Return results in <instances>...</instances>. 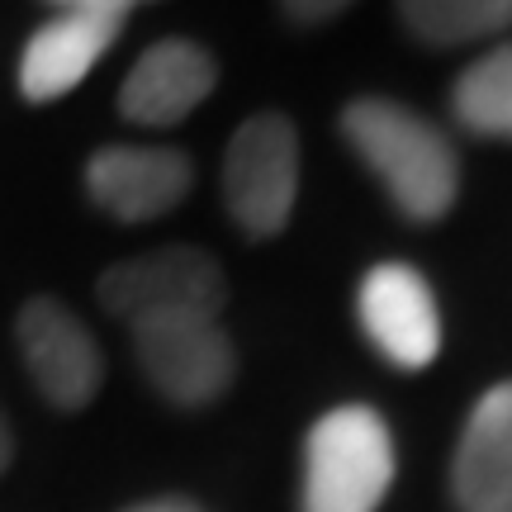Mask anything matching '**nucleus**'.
<instances>
[{
  "mask_svg": "<svg viewBox=\"0 0 512 512\" xmlns=\"http://www.w3.org/2000/svg\"><path fill=\"white\" fill-rule=\"evenodd\" d=\"M342 133L356 157L375 171L403 219L437 223L451 214L460 190V162L451 138L418 110L394 100H356L342 114Z\"/></svg>",
  "mask_w": 512,
  "mask_h": 512,
  "instance_id": "nucleus-1",
  "label": "nucleus"
},
{
  "mask_svg": "<svg viewBox=\"0 0 512 512\" xmlns=\"http://www.w3.org/2000/svg\"><path fill=\"white\" fill-rule=\"evenodd\" d=\"M394 484V437L375 408L347 403L304 441V512H380Z\"/></svg>",
  "mask_w": 512,
  "mask_h": 512,
  "instance_id": "nucleus-2",
  "label": "nucleus"
},
{
  "mask_svg": "<svg viewBox=\"0 0 512 512\" xmlns=\"http://www.w3.org/2000/svg\"><path fill=\"white\" fill-rule=\"evenodd\" d=\"M299 195V133L285 114H252L228 143L223 200L247 238H275Z\"/></svg>",
  "mask_w": 512,
  "mask_h": 512,
  "instance_id": "nucleus-3",
  "label": "nucleus"
},
{
  "mask_svg": "<svg viewBox=\"0 0 512 512\" xmlns=\"http://www.w3.org/2000/svg\"><path fill=\"white\" fill-rule=\"evenodd\" d=\"M95 294L128 328H138L147 318H171V313H214L219 318L223 271L200 247H162V252L110 266L100 275Z\"/></svg>",
  "mask_w": 512,
  "mask_h": 512,
  "instance_id": "nucleus-4",
  "label": "nucleus"
},
{
  "mask_svg": "<svg viewBox=\"0 0 512 512\" xmlns=\"http://www.w3.org/2000/svg\"><path fill=\"white\" fill-rule=\"evenodd\" d=\"M133 347L157 394L181 408L214 403L233 384L238 356L214 313H171L133 328Z\"/></svg>",
  "mask_w": 512,
  "mask_h": 512,
  "instance_id": "nucleus-5",
  "label": "nucleus"
},
{
  "mask_svg": "<svg viewBox=\"0 0 512 512\" xmlns=\"http://www.w3.org/2000/svg\"><path fill=\"white\" fill-rule=\"evenodd\" d=\"M361 328L375 342L384 361L399 370H422L437 361L441 351V313L432 299V285L403 261H380L370 266L356 294Z\"/></svg>",
  "mask_w": 512,
  "mask_h": 512,
  "instance_id": "nucleus-6",
  "label": "nucleus"
},
{
  "mask_svg": "<svg viewBox=\"0 0 512 512\" xmlns=\"http://www.w3.org/2000/svg\"><path fill=\"white\" fill-rule=\"evenodd\" d=\"M19 356L53 408H86L100 389V351L86 323L57 299H29L15 323Z\"/></svg>",
  "mask_w": 512,
  "mask_h": 512,
  "instance_id": "nucleus-7",
  "label": "nucleus"
},
{
  "mask_svg": "<svg viewBox=\"0 0 512 512\" xmlns=\"http://www.w3.org/2000/svg\"><path fill=\"white\" fill-rule=\"evenodd\" d=\"M195 166L176 147H100L86 166V185L100 209L124 223L171 214L190 195Z\"/></svg>",
  "mask_w": 512,
  "mask_h": 512,
  "instance_id": "nucleus-8",
  "label": "nucleus"
},
{
  "mask_svg": "<svg viewBox=\"0 0 512 512\" xmlns=\"http://www.w3.org/2000/svg\"><path fill=\"white\" fill-rule=\"evenodd\" d=\"M214 81H219V67H214V57L204 53L200 43H190V38H162L124 76L119 110L133 124L171 128V124H181L190 110H200L204 100H209V91H214Z\"/></svg>",
  "mask_w": 512,
  "mask_h": 512,
  "instance_id": "nucleus-9",
  "label": "nucleus"
},
{
  "mask_svg": "<svg viewBox=\"0 0 512 512\" xmlns=\"http://www.w3.org/2000/svg\"><path fill=\"white\" fill-rule=\"evenodd\" d=\"M124 19L100 15V10H57L19 57V95L24 100H57L76 91L86 72L114 48Z\"/></svg>",
  "mask_w": 512,
  "mask_h": 512,
  "instance_id": "nucleus-10",
  "label": "nucleus"
},
{
  "mask_svg": "<svg viewBox=\"0 0 512 512\" xmlns=\"http://www.w3.org/2000/svg\"><path fill=\"white\" fill-rule=\"evenodd\" d=\"M451 484L465 512H512V380L475 403L460 432Z\"/></svg>",
  "mask_w": 512,
  "mask_h": 512,
  "instance_id": "nucleus-11",
  "label": "nucleus"
},
{
  "mask_svg": "<svg viewBox=\"0 0 512 512\" xmlns=\"http://www.w3.org/2000/svg\"><path fill=\"white\" fill-rule=\"evenodd\" d=\"M399 19L432 48H456L512 29V0H399Z\"/></svg>",
  "mask_w": 512,
  "mask_h": 512,
  "instance_id": "nucleus-12",
  "label": "nucleus"
},
{
  "mask_svg": "<svg viewBox=\"0 0 512 512\" xmlns=\"http://www.w3.org/2000/svg\"><path fill=\"white\" fill-rule=\"evenodd\" d=\"M451 110L470 133L512 138V43L484 53L460 72L456 91H451Z\"/></svg>",
  "mask_w": 512,
  "mask_h": 512,
  "instance_id": "nucleus-13",
  "label": "nucleus"
},
{
  "mask_svg": "<svg viewBox=\"0 0 512 512\" xmlns=\"http://www.w3.org/2000/svg\"><path fill=\"white\" fill-rule=\"evenodd\" d=\"M351 0H285V15L299 19V24H323V19L342 15Z\"/></svg>",
  "mask_w": 512,
  "mask_h": 512,
  "instance_id": "nucleus-14",
  "label": "nucleus"
},
{
  "mask_svg": "<svg viewBox=\"0 0 512 512\" xmlns=\"http://www.w3.org/2000/svg\"><path fill=\"white\" fill-rule=\"evenodd\" d=\"M62 10H100V15H114L124 19L128 10H138V5H147V0H57Z\"/></svg>",
  "mask_w": 512,
  "mask_h": 512,
  "instance_id": "nucleus-15",
  "label": "nucleus"
},
{
  "mask_svg": "<svg viewBox=\"0 0 512 512\" xmlns=\"http://www.w3.org/2000/svg\"><path fill=\"white\" fill-rule=\"evenodd\" d=\"M128 512H200V508L185 503V498H157V503H143V508H128Z\"/></svg>",
  "mask_w": 512,
  "mask_h": 512,
  "instance_id": "nucleus-16",
  "label": "nucleus"
},
{
  "mask_svg": "<svg viewBox=\"0 0 512 512\" xmlns=\"http://www.w3.org/2000/svg\"><path fill=\"white\" fill-rule=\"evenodd\" d=\"M10 465V427H5V418H0V470Z\"/></svg>",
  "mask_w": 512,
  "mask_h": 512,
  "instance_id": "nucleus-17",
  "label": "nucleus"
}]
</instances>
